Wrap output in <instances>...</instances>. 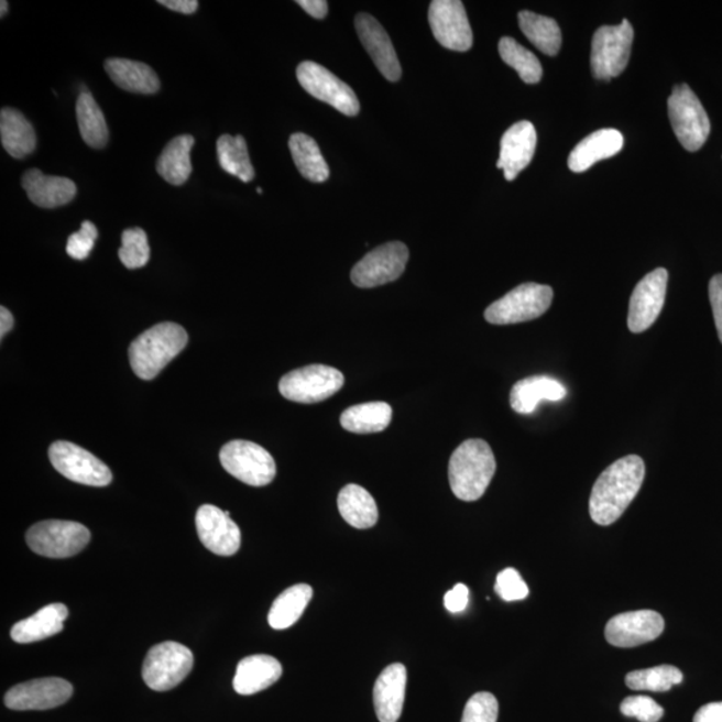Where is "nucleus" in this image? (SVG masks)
<instances>
[{"label":"nucleus","mask_w":722,"mask_h":722,"mask_svg":"<svg viewBox=\"0 0 722 722\" xmlns=\"http://www.w3.org/2000/svg\"><path fill=\"white\" fill-rule=\"evenodd\" d=\"M435 40L452 52H469L474 42L469 18L459 0H434L428 10Z\"/></svg>","instance_id":"4468645a"},{"label":"nucleus","mask_w":722,"mask_h":722,"mask_svg":"<svg viewBox=\"0 0 722 722\" xmlns=\"http://www.w3.org/2000/svg\"><path fill=\"white\" fill-rule=\"evenodd\" d=\"M500 703L494 694L477 693L467 701L462 722H496Z\"/></svg>","instance_id":"ea45409f"},{"label":"nucleus","mask_w":722,"mask_h":722,"mask_svg":"<svg viewBox=\"0 0 722 722\" xmlns=\"http://www.w3.org/2000/svg\"><path fill=\"white\" fill-rule=\"evenodd\" d=\"M408 248L403 242H387L365 254L351 272L352 283L359 288H375L395 282L406 270Z\"/></svg>","instance_id":"f8f14e48"},{"label":"nucleus","mask_w":722,"mask_h":722,"mask_svg":"<svg viewBox=\"0 0 722 722\" xmlns=\"http://www.w3.org/2000/svg\"><path fill=\"white\" fill-rule=\"evenodd\" d=\"M519 28L527 40L533 43L539 52L556 57L562 45V33L558 23L551 18L535 14L532 11L519 12Z\"/></svg>","instance_id":"72a5a7b5"},{"label":"nucleus","mask_w":722,"mask_h":722,"mask_svg":"<svg viewBox=\"0 0 722 722\" xmlns=\"http://www.w3.org/2000/svg\"><path fill=\"white\" fill-rule=\"evenodd\" d=\"M470 590L463 583H458L445 595V606L448 612L457 614L464 612L469 605Z\"/></svg>","instance_id":"c03bdc74"},{"label":"nucleus","mask_w":722,"mask_h":722,"mask_svg":"<svg viewBox=\"0 0 722 722\" xmlns=\"http://www.w3.org/2000/svg\"><path fill=\"white\" fill-rule=\"evenodd\" d=\"M48 457L54 469L73 482L105 488L113 481V474L102 460L70 441H55Z\"/></svg>","instance_id":"9b49d317"},{"label":"nucleus","mask_w":722,"mask_h":722,"mask_svg":"<svg viewBox=\"0 0 722 722\" xmlns=\"http://www.w3.org/2000/svg\"><path fill=\"white\" fill-rule=\"evenodd\" d=\"M195 657L183 644L166 641L152 647L143 663L142 678L155 692L176 688L189 676Z\"/></svg>","instance_id":"6e6552de"},{"label":"nucleus","mask_w":722,"mask_h":722,"mask_svg":"<svg viewBox=\"0 0 722 722\" xmlns=\"http://www.w3.org/2000/svg\"><path fill=\"white\" fill-rule=\"evenodd\" d=\"M282 676L283 666L275 657L254 655L239 663L233 688L241 696L256 694L272 687Z\"/></svg>","instance_id":"393cba45"},{"label":"nucleus","mask_w":722,"mask_h":722,"mask_svg":"<svg viewBox=\"0 0 722 722\" xmlns=\"http://www.w3.org/2000/svg\"><path fill=\"white\" fill-rule=\"evenodd\" d=\"M196 526L198 538L216 556L230 557L240 550L241 530L229 512L204 504L197 510Z\"/></svg>","instance_id":"a211bd4d"},{"label":"nucleus","mask_w":722,"mask_h":722,"mask_svg":"<svg viewBox=\"0 0 722 722\" xmlns=\"http://www.w3.org/2000/svg\"><path fill=\"white\" fill-rule=\"evenodd\" d=\"M292 158L304 178L313 183H324L329 178V167L324 160L319 145L304 133H296L289 139Z\"/></svg>","instance_id":"473e14b6"},{"label":"nucleus","mask_w":722,"mask_h":722,"mask_svg":"<svg viewBox=\"0 0 722 722\" xmlns=\"http://www.w3.org/2000/svg\"><path fill=\"white\" fill-rule=\"evenodd\" d=\"M118 256L128 270H139L145 266L151 259V247H149L145 230L132 228L123 230L122 247Z\"/></svg>","instance_id":"58836bf2"},{"label":"nucleus","mask_w":722,"mask_h":722,"mask_svg":"<svg viewBox=\"0 0 722 722\" xmlns=\"http://www.w3.org/2000/svg\"><path fill=\"white\" fill-rule=\"evenodd\" d=\"M553 297L554 292L549 285L522 284L491 304L485 309L484 319L495 326L532 321L547 313Z\"/></svg>","instance_id":"39448f33"},{"label":"nucleus","mask_w":722,"mask_h":722,"mask_svg":"<svg viewBox=\"0 0 722 722\" xmlns=\"http://www.w3.org/2000/svg\"><path fill=\"white\" fill-rule=\"evenodd\" d=\"M297 79L308 95L321 102L331 105L341 114L354 117L359 114L360 102L350 86L333 76L315 62H303L297 67Z\"/></svg>","instance_id":"ddd939ff"},{"label":"nucleus","mask_w":722,"mask_h":722,"mask_svg":"<svg viewBox=\"0 0 722 722\" xmlns=\"http://www.w3.org/2000/svg\"><path fill=\"white\" fill-rule=\"evenodd\" d=\"M354 26H357L360 42L363 43L379 72L391 83L400 80L402 77L400 59H397L394 45L382 24L369 14H359L354 20Z\"/></svg>","instance_id":"6ab92c4d"},{"label":"nucleus","mask_w":722,"mask_h":722,"mask_svg":"<svg viewBox=\"0 0 722 722\" xmlns=\"http://www.w3.org/2000/svg\"><path fill=\"white\" fill-rule=\"evenodd\" d=\"M496 470L493 450L488 441L469 439L453 451L448 464V478L453 495L460 501L481 500Z\"/></svg>","instance_id":"f03ea898"},{"label":"nucleus","mask_w":722,"mask_h":722,"mask_svg":"<svg viewBox=\"0 0 722 722\" xmlns=\"http://www.w3.org/2000/svg\"><path fill=\"white\" fill-rule=\"evenodd\" d=\"M392 420V407L385 402H371L352 406L341 414V427L353 434L384 431Z\"/></svg>","instance_id":"2f4dec72"},{"label":"nucleus","mask_w":722,"mask_h":722,"mask_svg":"<svg viewBox=\"0 0 722 722\" xmlns=\"http://www.w3.org/2000/svg\"><path fill=\"white\" fill-rule=\"evenodd\" d=\"M72 696L70 682L48 677L17 685L6 693L4 703L12 711H47L64 705Z\"/></svg>","instance_id":"dca6fc26"},{"label":"nucleus","mask_w":722,"mask_h":722,"mask_svg":"<svg viewBox=\"0 0 722 722\" xmlns=\"http://www.w3.org/2000/svg\"><path fill=\"white\" fill-rule=\"evenodd\" d=\"M0 139L4 151L14 158L28 157L36 147L33 124L21 111L11 108H4L0 113Z\"/></svg>","instance_id":"cd10ccee"},{"label":"nucleus","mask_w":722,"mask_h":722,"mask_svg":"<svg viewBox=\"0 0 722 722\" xmlns=\"http://www.w3.org/2000/svg\"><path fill=\"white\" fill-rule=\"evenodd\" d=\"M195 139L189 134L177 136L167 143L157 161V172L162 178L174 186H180L192 174L190 151Z\"/></svg>","instance_id":"c756f323"},{"label":"nucleus","mask_w":722,"mask_h":722,"mask_svg":"<svg viewBox=\"0 0 722 722\" xmlns=\"http://www.w3.org/2000/svg\"><path fill=\"white\" fill-rule=\"evenodd\" d=\"M89 528L72 521H43L35 523L26 534L28 545L39 556L70 558L89 545Z\"/></svg>","instance_id":"0eeeda50"},{"label":"nucleus","mask_w":722,"mask_h":722,"mask_svg":"<svg viewBox=\"0 0 722 722\" xmlns=\"http://www.w3.org/2000/svg\"><path fill=\"white\" fill-rule=\"evenodd\" d=\"M683 680L682 671L676 666L661 665L656 668L634 670L625 678L626 687L632 690H650V692H668L675 685Z\"/></svg>","instance_id":"4c0bfd02"},{"label":"nucleus","mask_w":722,"mask_h":722,"mask_svg":"<svg viewBox=\"0 0 722 722\" xmlns=\"http://www.w3.org/2000/svg\"><path fill=\"white\" fill-rule=\"evenodd\" d=\"M68 609L64 603H52L42 608L33 617L18 622L11 628V638L18 644H31L46 639L64 631Z\"/></svg>","instance_id":"a878e982"},{"label":"nucleus","mask_w":722,"mask_h":722,"mask_svg":"<svg viewBox=\"0 0 722 722\" xmlns=\"http://www.w3.org/2000/svg\"><path fill=\"white\" fill-rule=\"evenodd\" d=\"M621 713L641 722H658L664 718V708L650 697L632 696L622 701Z\"/></svg>","instance_id":"a19ab883"},{"label":"nucleus","mask_w":722,"mask_h":722,"mask_svg":"<svg viewBox=\"0 0 722 722\" xmlns=\"http://www.w3.org/2000/svg\"><path fill=\"white\" fill-rule=\"evenodd\" d=\"M693 722H722V702H711L700 708Z\"/></svg>","instance_id":"49530a36"},{"label":"nucleus","mask_w":722,"mask_h":722,"mask_svg":"<svg viewBox=\"0 0 722 722\" xmlns=\"http://www.w3.org/2000/svg\"><path fill=\"white\" fill-rule=\"evenodd\" d=\"M568 395V390L557 379L546 375H535L522 379L510 394V404L515 413L533 414L542 401L559 402Z\"/></svg>","instance_id":"b1692460"},{"label":"nucleus","mask_w":722,"mask_h":722,"mask_svg":"<svg viewBox=\"0 0 722 722\" xmlns=\"http://www.w3.org/2000/svg\"><path fill=\"white\" fill-rule=\"evenodd\" d=\"M106 72L121 89L139 95H154L160 90V79L151 66L122 58L106 61Z\"/></svg>","instance_id":"bb28decb"},{"label":"nucleus","mask_w":722,"mask_h":722,"mask_svg":"<svg viewBox=\"0 0 722 722\" xmlns=\"http://www.w3.org/2000/svg\"><path fill=\"white\" fill-rule=\"evenodd\" d=\"M668 278V271L665 267H657L647 273L634 288L627 316V327L631 332H645L656 322L664 308Z\"/></svg>","instance_id":"2eb2a0df"},{"label":"nucleus","mask_w":722,"mask_h":722,"mask_svg":"<svg viewBox=\"0 0 722 722\" xmlns=\"http://www.w3.org/2000/svg\"><path fill=\"white\" fill-rule=\"evenodd\" d=\"M645 479L644 460L627 456L610 464L591 490L589 510L597 525L610 526L619 521L637 496Z\"/></svg>","instance_id":"f257e3e1"},{"label":"nucleus","mask_w":722,"mask_h":722,"mask_svg":"<svg viewBox=\"0 0 722 722\" xmlns=\"http://www.w3.org/2000/svg\"><path fill=\"white\" fill-rule=\"evenodd\" d=\"M344 385V375L333 367L313 364L286 373L278 390L285 400L302 404L327 401Z\"/></svg>","instance_id":"1a4fd4ad"},{"label":"nucleus","mask_w":722,"mask_h":722,"mask_svg":"<svg viewBox=\"0 0 722 722\" xmlns=\"http://www.w3.org/2000/svg\"><path fill=\"white\" fill-rule=\"evenodd\" d=\"M22 185L30 201L36 207L54 209L72 203L77 196V185L66 177L46 176L39 169L24 173Z\"/></svg>","instance_id":"4be33fe9"},{"label":"nucleus","mask_w":722,"mask_h":722,"mask_svg":"<svg viewBox=\"0 0 722 722\" xmlns=\"http://www.w3.org/2000/svg\"><path fill=\"white\" fill-rule=\"evenodd\" d=\"M162 6H165L166 9L180 12V14L192 15L198 9V2L196 0H160L158 2Z\"/></svg>","instance_id":"09e8293b"},{"label":"nucleus","mask_w":722,"mask_h":722,"mask_svg":"<svg viewBox=\"0 0 722 722\" xmlns=\"http://www.w3.org/2000/svg\"><path fill=\"white\" fill-rule=\"evenodd\" d=\"M220 460L230 475L253 488H263L276 477L275 459L264 447L252 441H229L222 447Z\"/></svg>","instance_id":"9d476101"},{"label":"nucleus","mask_w":722,"mask_h":722,"mask_svg":"<svg viewBox=\"0 0 722 722\" xmlns=\"http://www.w3.org/2000/svg\"><path fill=\"white\" fill-rule=\"evenodd\" d=\"M500 54L504 64L513 67L523 83L528 85L538 84L542 76H544L539 59L514 39L504 36L500 41Z\"/></svg>","instance_id":"e433bc0d"},{"label":"nucleus","mask_w":722,"mask_h":722,"mask_svg":"<svg viewBox=\"0 0 722 722\" xmlns=\"http://www.w3.org/2000/svg\"><path fill=\"white\" fill-rule=\"evenodd\" d=\"M258 193H259V195H261V193H263V190H261L260 188H258Z\"/></svg>","instance_id":"603ef678"},{"label":"nucleus","mask_w":722,"mask_h":722,"mask_svg":"<svg viewBox=\"0 0 722 722\" xmlns=\"http://www.w3.org/2000/svg\"><path fill=\"white\" fill-rule=\"evenodd\" d=\"M217 155L223 171L239 177L242 183H251L254 169L249 158L248 146L242 135H221L217 141Z\"/></svg>","instance_id":"c9c22d12"},{"label":"nucleus","mask_w":722,"mask_h":722,"mask_svg":"<svg viewBox=\"0 0 722 722\" xmlns=\"http://www.w3.org/2000/svg\"><path fill=\"white\" fill-rule=\"evenodd\" d=\"M665 627L663 615L655 610H637L615 615L605 627L608 643L617 647H634L650 643L661 636Z\"/></svg>","instance_id":"f3484780"},{"label":"nucleus","mask_w":722,"mask_h":722,"mask_svg":"<svg viewBox=\"0 0 722 722\" xmlns=\"http://www.w3.org/2000/svg\"><path fill=\"white\" fill-rule=\"evenodd\" d=\"M338 507L342 519L360 530L375 526L379 519L375 500L358 484H348L340 491Z\"/></svg>","instance_id":"c85d7f7f"},{"label":"nucleus","mask_w":722,"mask_h":722,"mask_svg":"<svg viewBox=\"0 0 722 722\" xmlns=\"http://www.w3.org/2000/svg\"><path fill=\"white\" fill-rule=\"evenodd\" d=\"M535 147H537V130L528 121H521L503 134L497 169H502L504 178L514 180L522 171L530 164Z\"/></svg>","instance_id":"aec40b11"},{"label":"nucleus","mask_w":722,"mask_h":722,"mask_svg":"<svg viewBox=\"0 0 722 722\" xmlns=\"http://www.w3.org/2000/svg\"><path fill=\"white\" fill-rule=\"evenodd\" d=\"M188 333L176 322H161L134 339L130 365L142 381H152L188 344Z\"/></svg>","instance_id":"7ed1b4c3"},{"label":"nucleus","mask_w":722,"mask_h":722,"mask_svg":"<svg viewBox=\"0 0 722 722\" xmlns=\"http://www.w3.org/2000/svg\"><path fill=\"white\" fill-rule=\"evenodd\" d=\"M709 298H711L715 328L722 342V275L713 276L709 283Z\"/></svg>","instance_id":"a18cd8bd"},{"label":"nucleus","mask_w":722,"mask_h":722,"mask_svg":"<svg viewBox=\"0 0 722 722\" xmlns=\"http://www.w3.org/2000/svg\"><path fill=\"white\" fill-rule=\"evenodd\" d=\"M407 669L403 664H392L379 676L373 688V705L378 720L397 722L406 699Z\"/></svg>","instance_id":"412c9836"},{"label":"nucleus","mask_w":722,"mask_h":722,"mask_svg":"<svg viewBox=\"0 0 722 722\" xmlns=\"http://www.w3.org/2000/svg\"><path fill=\"white\" fill-rule=\"evenodd\" d=\"M77 120L80 135L90 147L108 145L109 129L101 108L90 92H80L77 102Z\"/></svg>","instance_id":"f704fd0d"},{"label":"nucleus","mask_w":722,"mask_h":722,"mask_svg":"<svg viewBox=\"0 0 722 722\" xmlns=\"http://www.w3.org/2000/svg\"><path fill=\"white\" fill-rule=\"evenodd\" d=\"M297 4L310 17L316 20H322L328 14V3L326 0H297Z\"/></svg>","instance_id":"de8ad7c7"},{"label":"nucleus","mask_w":722,"mask_h":722,"mask_svg":"<svg viewBox=\"0 0 722 722\" xmlns=\"http://www.w3.org/2000/svg\"><path fill=\"white\" fill-rule=\"evenodd\" d=\"M14 327V316L6 307L0 308V336L4 338Z\"/></svg>","instance_id":"8fccbe9b"},{"label":"nucleus","mask_w":722,"mask_h":722,"mask_svg":"<svg viewBox=\"0 0 722 722\" xmlns=\"http://www.w3.org/2000/svg\"><path fill=\"white\" fill-rule=\"evenodd\" d=\"M314 590L309 584H295L280 594L271 608L267 622L275 631H285L300 620L308 603L313 600Z\"/></svg>","instance_id":"7c9ffc66"},{"label":"nucleus","mask_w":722,"mask_h":722,"mask_svg":"<svg viewBox=\"0 0 722 722\" xmlns=\"http://www.w3.org/2000/svg\"><path fill=\"white\" fill-rule=\"evenodd\" d=\"M496 594L503 601L514 602L525 600L528 595V588L518 571L513 568L504 569L496 577Z\"/></svg>","instance_id":"79ce46f5"},{"label":"nucleus","mask_w":722,"mask_h":722,"mask_svg":"<svg viewBox=\"0 0 722 722\" xmlns=\"http://www.w3.org/2000/svg\"><path fill=\"white\" fill-rule=\"evenodd\" d=\"M0 10H2V12H0V17L3 18L6 14H8L9 3L6 2V0H2V2H0Z\"/></svg>","instance_id":"3c124183"},{"label":"nucleus","mask_w":722,"mask_h":722,"mask_svg":"<svg viewBox=\"0 0 722 722\" xmlns=\"http://www.w3.org/2000/svg\"><path fill=\"white\" fill-rule=\"evenodd\" d=\"M624 147V135L615 129H602L582 140L569 155V169L582 173L602 160L614 157Z\"/></svg>","instance_id":"5701e85b"},{"label":"nucleus","mask_w":722,"mask_h":722,"mask_svg":"<svg viewBox=\"0 0 722 722\" xmlns=\"http://www.w3.org/2000/svg\"><path fill=\"white\" fill-rule=\"evenodd\" d=\"M634 31L631 22L602 26L591 42V72L597 79L610 80L624 73L632 54Z\"/></svg>","instance_id":"423d86ee"},{"label":"nucleus","mask_w":722,"mask_h":722,"mask_svg":"<svg viewBox=\"0 0 722 722\" xmlns=\"http://www.w3.org/2000/svg\"><path fill=\"white\" fill-rule=\"evenodd\" d=\"M668 110L677 140L688 152L700 151L711 134V121L699 97L687 84L677 85L669 97Z\"/></svg>","instance_id":"20e7f679"},{"label":"nucleus","mask_w":722,"mask_h":722,"mask_svg":"<svg viewBox=\"0 0 722 722\" xmlns=\"http://www.w3.org/2000/svg\"><path fill=\"white\" fill-rule=\"evenodd\" d=\"M98 239V229L91 221H85L79 232L67 240L66 252L74 260H86L95 248Z\"/></svg>","instance_id":"37998d69"}]
</instances>
